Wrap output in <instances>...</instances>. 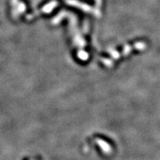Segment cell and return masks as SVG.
<instances>
[{"instance_id":"obj_1","label":"cell","mask_w":160,"mask_h":160,"mask_svg":"<svg viewBox=\"0 0 160 160\" xmlns=\"http://www.w3.org/2000/svg\"><path fill=\"white\" fill-rule=\"evenodd\" d=\"M96 142L98 145L100 146V149L102 150V151L105 154L108 155L112 153V148H111L110 145L107 142H105V140L102 139L100 138H96Z\"/></svg>"}]
</instances>
